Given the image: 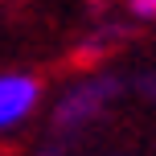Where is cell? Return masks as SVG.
I'll use <instances>...</instances> for the list:
<instances>
[{"instance_id":"cell-4","label":"cell","mask_w":156,"mask_h":156,"mask_svg":"<svg viewBox=\"0 0 156 156\" xmlns=\"http://www.w3.org/2000/svg\"><path fill=\"white\" fill-rule=\"evenodd\" d=\"M148 90H152V94H156V78H152V82H148Z\"/></svg>"},{"instance_id":"cell-1","label":"cell","mask_w":156,"mask_h":156,"mask_svg":"<svg viewBox=\"0 0 156 156\" xmlns=\"http://www.w3.org/2000/svg\"><path fill=\"white\" fill-rule=\"evenodd\" d=\"M119 90H123V82L111 78V74L82 78V82L66 86L62 99H58V107H54V127H58V132H78V127H86L90 119L103 115V107H107Z\"/></svg>"},{"instance_id":"cell-2","label":"cell","mask_w":156,"mask_h":156,"mask_svg":"<svg viewBox=\"0 0 156 156\" xmlns=\"http://www.w3.org/2000/svg\"><path fill=\"white\" fill-rule=\"evenodd\" d=\"M37 103H41V78L37 74H25V70L0 74V136L16 132L37 111Z\"/></svg>"},{"instance_id":"cell-3","label":"cell","mask_w":156,"mask_h":156,"mask_svg":"<svg viewBox=\"0 0 156 156\" xmlns=\"http://www.w3.org/2000/svg\"><path fill=\"white\" fill-rule=\"evenodd\" d=\"M132 12L136 16H156V0H132Z\"/></svg>"}]
</instances>
